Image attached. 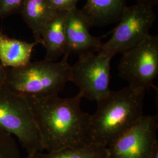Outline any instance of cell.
I'll list each match as a JSON object with an SVG mask.
<instances>
[{"instance_id":"cell-1","label":"cell","mask_w":158,"mask_h":158,"mask_svg":"<svg viewBox=\"0 0 158 158\" xmlns=\"http://www.w3.org/2000/svg\"><path fill=\"white\" fill-rule=\"evenodd\" d=\"M40 131L44 150L52 152L89 144L91 115L81 110L79 94L71 98L58 95L27 97Z\"/></svg>"},{"instance_id":"cell-2","label":"cell","mask_w":158,"mask_h":158,"mask_svg":"<svg viewBox=\"0 0 158 158\" xmlns=\"http://www.w3.org/2000/svg\"><path fill=\"white\" fill-rule=\"evenodd\" d=\"M145 91L128 86L111 90L97 102L96 112L91 115L89 143L108 147L136 124L143 115Z\"/></svg>"},{"instance_id":"cell-3","label":"cell","mask_w":158,"mask_h":158,"mask_svg":"<svg viewBox=\"0 0 158 158\" xmlns=\"http://www.w3.org/2000/svg\"><path fill=\"white\" fill-rule=\"evenodd\" d=\"M69 56L64 55L59 62L45 60L30 62L17 69H6L5 87L25 97L58 95L70 81Z\"/></svg>"},{"instance_id":"cell-4","label":"cell","mask_w":158,"mask_h":158,"mask_svg":"<svg viewBox=\"0 0 158 158\" xmlns=\"http://www.w3.org/2000/svg\"><path fill=\"white\" fill-rule=\"evenodd\" d=\"M0 131L15 136L28 156L44 151L27 97L5 87L0 89Z\"/></svg>"},{"instance_id":"cell-5","label":"cell","mask_w":158,"mask_h":158,"mask_svg":"<svg viewBox=\"0 0 158 158\" xmlns=\"http://www.w3.org/2000/svg\"><path fill=\"white\" fill-rule=\"evenodd\" d=\"M156 20L153 6L136 3L125 8L111 38L103 43L99 53L111 59L141 43L151 35L150 30Z\"/></svg>"},{"instance_id":"cell-6","label":"cell","mask_w":158,"mask_h":158,"mask_svg":"<svg viewBox=\"0 0 158 158\" xmlns=\"http://www.w3.org/2000/svg\"><path fill=\"white\" fill-rule=\"evenodd\" d=\"M118 74L128 86L147 91L156 88L158 75V37L149 35L138 45L122 53Z\"/></svg>"},{"instance_id":"cell-7","label":"cell","mask_w":158,"mask_h":158,"mask_svg":"<svg viewBox=\"0 0 158 158\" xmlns=\"http://www.w3.org/2000/svg\"><path fill=\"white\" fill-rule=\"evenodd\" d=\"M111 59L97 53L79 57L72 66L70 81L79 87L82 98L97 102L110 92Z\"/></svg>"},{"instance_id":"cell-8","label":"cell","mask_w":158,"mask_h":158,"mask_svg":"<svg viewBox=\"0 0 158 158\" xmlns=\"http://www.w3.org/2000/svg\"><path fill=\"white\" fill-rule=\"evenodd\" d=\"M158 117L143 115L108 147V158H150L158 143Z\"/></svg>"},{"instance_id":"cell-9","label":"cell","mask_w":158,"mask_h":158,"mask_svg":"<svg viewBox=\"0 0 158 158\" xmlns=\"http://www.w3.org/2000/svg\"><path fill=\"white\" fill-rule=\"evenodd\" d=\"M90 23L81 10L77 6L68 11L66 36V51L64 55L72 54L79 57L98 53L103 43L102 38L90 32Z\"/></svg>"},{"instance_id":"cell-10","label":"cell","mask_w":158,"mask_h":158,"mask_svg":"<svg viewBox=\"0 0 158 158\" xmlns=\"http://www.w3.org/2000/svg\"><path fill=\"white\" fill-rule=\"evenodd\" d=\"M68 12L57 11L42 32L40 44L45 48V60L55 62L65 53Z\"/></svg>"},{"instance_id":"cell-11","label":"cell","mask_w":158,"mask_h":158,"mask_svg":"<svg viewBox=\"0 0 158 158\" xmlns=\"http://www.w3.org/2000/svg\"><path fill=\"white\" fill-rule=\"evenodd\" d=\"M38 44L8 37L0 32V63L6 69L22 68L31 62L34 48Z\"/></svg>"},{"instance_id":"cell-12","label":"cell","mask_w":158,"mask_h":158,"mask_svg":"<svg viewBox=\"0 0 158 158\" xmlns=\"http://www.w3.org/2000/svg\"><path fill=\"white\" fill-rule=\"evenodd\" d=\"M127 0H87L81 11L92 27L118 22Z\"/></svg>"},{"instance_id":"cell-13","label":"cell","mask_w":158,"mask_h":158,"mask_svg":"<svg viewBox=\"0 0 158 158\" xmlns=\"http://www.w3.org/2000/svg\"><path fill=\"white\" fill-rule=\"evenodd\" d=\"M57 11L49 0H24L20 12L32 31L35 41L41 43V34L46 25Z\"/></svg>"},{"instance_id":"cell-14","label":"cell","mask_w":158,"mask_h":158,"mask_svg":"<svg viewBox=\"0 0 158 158\" xmlns=\"http://www.w3.org/2000/svg\"><path fill=\"white\" fill-rule=\"evenodd\" d=\"M34 158H108V147L89 143L47 153H37Z\"/></svg>"},{"instance_id":"cell-15","label":"cell","mask_w":158,"mask_h":158,"mask_svg":"<svg viewBox=\"0 0 158 158\" xmlns=\"http://www.w3.org/2000/svg\"><path fill=\"white\" fill-rule=\"evenodd\" d=\"M0 158H22L13 136L1 131H0Z\"/></svg>"},{"instance_id":"cell-16","label":"cell","mask_w":158,"mask_h":158,"mask_svg":"<svg viewBox=\"0 0 158 158\" xmlns=\"http://www.w3.org/2000/svg\"><path fill=\"white\" fill-rule=\"evenodd\" d=\"M24 0H0V18H4L20 11Z\"/></svg>"},{"instance_id":"cell-17","label":"cell","mask_w":158,"mask_h":158,"mask_svg":"<svg viewBox=\"0 0 158 158\" xmlns=\"http://www.w3.org/2000/svg\"><path fill=\"white\" fill-rule=\"evenodd\" d=\"M56 11H68L77 6L79 0H49Z\"/></svg>"},{"instance_id":"cell-18","label":"cell","mask_w":158,"mask_h":158,"mask_svg":"<svg viewBox=\"0 0 158 158\" xmlns=\"http://www.w3.org/2000/svg\"><path fill=\"white\" fill-rule=\"evenodd\" d=\"M7 76L6 69L4 68L0 63V89L5 87Z\"/></svg>"},{"instance_id":"cell-19","label":"cell","mask_w":158,"mask_h":158,"mask_svg":"<svg viewBox=\"0 0 158 158\" xmlns=\"http://www.w3.org/2000/svg\"><path fill=\"white\" fill-rule=\"evenodd\" d=\"M136 3H141V4H147L149 6H156L158 4V0H135Z\"/></svg>"},{"instance_id":"cell-20","label":"cell","mask_w":158,"mask_h":158,"mask_svg":"<svg viewBox=\"0 0 158 158\" xmlns=\"http://www.w3.org/2000/svg\"><path fill=\"white\" fill-rule=\"evenodd\" d=\"M150 158H158V143L153 148Z\"/></svg>"},{"instance_id":"cell-21","label":"cell","mask_w":158,"mask_h":158,"mask_svg":"<svg viewBox=\"0 0 158 158\" xmlns=\"http://www.w3.org/2000/svg\"><path fill=\"white\" fill-rule=\"evenodd\" d=\"M34 158V156H28V155H27L25 158Z\"/></svg>"}]
</instances>
